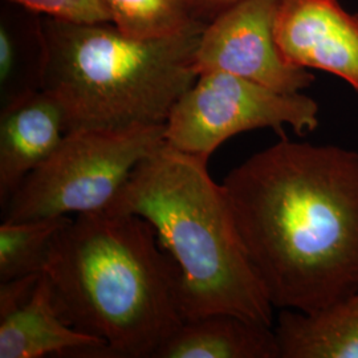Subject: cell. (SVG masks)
Wrapping results in <instances>:
<instances>
[{"label":"cell","instance_id":"1","mask_svg":"<svg viewBox=\"0 0 358 358\" xmlns=\"http://www.w3.org/2000/svg\"><path fill=\"white\" fill-rule=\"evenodd\" d=\"M222 185L273 308L312 312L357 291L358 152L282 134Z\"/></svg>","mask_w":358,"mask_h":358},{"label":"cell","instance_id":"2","mask_svg":"<svg viewBox=\"0 0 358 358\" xmlns=\"http://www.w3.org/2000/svg\"><path fill=\"white\" fill-rule=\"evenodd\" d=\"M142 217L80 214L52 241L43 273L60 315L100 338L97 358H154L185 321L179 271Z\"/></svg>","mask_w":358,"mask_h":358},{"label":"cell","instance_id":"3","mask_svg":"<svg viewBox=\"0 0 358 358\" xmlns=\"http://www.w3.org/2000/svg\"><path fill=\"white\" fill-rule=\"evenodd\" d=\"M207 165L166 143L133 171L106 211L153 227L178 267L185 321L231 313L273 327V306L245 255L226 190Z\"/></svg>","mask_w":358,"mask_h":358},{"label":"cell","instance_id":"4","mask_svg":"<svg viewBox=\"0 0 358 358\" xmlns=\"http://www.w3.org/2000/svg\"><path fill=\"white\" fill-rule=\"evenodd\" d=\"M108 24L47 20L38 35V88L60 105L68 130L166 124L198 77L205 23L149 40Z\"/></svg>","mask_w":358,"mask_h":358},{"label":"cell","instance_id":"5","mask_svg":"<svg viewBox=\"0 0 358 358\" xmlns=\"http://www.w3.org/2000/svg\"><path fill=\"white\" fill-rule=\"evenodd\" d=\"M165 145V124L68 130L4 206V220L106 211L133 171Z\"/></svg>","mask_w":358,"mask_h":358},{"label":"cell","instance_id":"6","mask_svg":"<svg viewBox=\"0 0 358 358\" xmlns=\"http://www.w3.org/2000/svg\"><path fill=\"white\" fill-rule=\"evenodd\" d=\"M319 103L299 93H282L226 72L199 73L174 105L165 124L169 146L210 159L234 136L289 127L300 137L319 127Z\"/></svg>","mask_w":358,"mask_h":358},{"label":"cell","instance_id":"7","mask_svg":"<svg viewBox=\"0 0 358 358\" xmlns=\"http://www.w3.org/2000/svg\"><path fill=\"white\" fill-rule=\"evenodd\" d=\"M278 0H239L206 24L195 53L198 75L219 71L282 93L309 88L315 76L285 60L275 36Z\"/></svg>","mask_w":358,"mask_h":358},{"label":"cell","instance_id":"8","mask_svg":"<svg viewBox=\"0 0 358 358\" xmlns=\"http://www.w3.org/2000/svg\"><path fill=\"white\" fill-rule=\"evenodd\" d=\"M275 36L285 60L358 90V16L338 0H278Z\"/></svg>","mask_w":358,"mask_h":358},{"label":"cell","instance_id":"9","mask_svg":"<svg viewBox=\"0 0 358 358\" xmlns=\"http://www.w3.org/2000/svg\"><path fill=\"white\" fill-rule=\"evenodd\" d=\"M64 113L41 88L23 90L0 115V203L4 207L24 179L44 164L66 134Z\"/></svg>","mask_w":358,"mask_h":358},{"label":"cell","instance_id":"10","mask_svg":"<svg viewBox=\"0 0 358 358\" xmlns=\"http://www.w3.org/2000/svg\"><path fill=\"white\" fill-rule=\"evenodd\" d=\"M103 348L100 338L77 331L63 319L44 273L26 303L0 317V358H97Z\"/></svg>","mask_w":358,"mask_h":358},{"label":"cell","instance_id":"11","mask_svg":"<svg viewBox=\"0 0 358 358\" xmlns=\"http://www.w3.org/2000/svg\"><path fill=\"white\" fill-rule=\"evenodd\" d=\"M154 358H280L273 327L214 313L182 322Z\"/></svg>","mask_w":358,"mask_h":358},{"label":"cell","instance_id":"12","mask_svg":"<svg viewBox=\"0 0 358 358\" xmlns=\"http://www.w3.org/2000/svg\"><path fill=\"white\" fill-rule=\"evenodd\" d=\"M273 329L280 358H358V289L312 312L280 309Z\"/></svg>","mask_w":358,"mask_h":358},{"label":"cell","instance_id":"13","mask_svg":"<svg viewBox=\"0 0 358 358\" xmlns=\"http://www.w3.org/2000/svg\"><path fill=\"white\" fill-rule=\"evenodd\" d=\"M103 1L109 23L129 38H169L183 34L201 22L192 0Z\"/></svg>","mask_w":358,"mask_h":358},{"label":"cell","instance_id":"14","mask_svg":"<svg viewBox=\"0 0 358 358\" xmlns=\"http://www.w3.org/2000/svg\"><path fill=\"white\" fill-rule=\"evenodd\" d=\"M72 217L7 222L0 226V282L43 273L52 241Z\"/></svg>","mask_w":358,"mask_h":358},{"label":"cell","instance_id":"15","mask_svg":"<svg viewBox=\"0 0 358 358\" xmlns=\"http://www.w3.org/2000/svg\"><path fill=\"white\" fill-rule=\"evenodd\" d=\"M35 13L72 23H109L103 0H11Z\"/></svg>","mask_w":358,"mask_h":358},{"label":"cell","instance_id":"16","mask_svg":"<svg viewBox=\"0 0 358 358\" xmlns=\"http://www.w3.org/2000/svg\"><path fill=\"white\" fill-rule=\"evenodd\" d=\"M41 273H34L0 282V317L11 313L26 303L35 291Z\"/></svg>","mask_w":358,"mask_h":358},{"label":"cell","instance_id":"17","mask_svg":"<svg viewBox=\"0 0 358 358\" xmlns=\"http://www.w3.org/2000/svg\"><path fill=\"white\" fill-rule=\"evenodd\" d=\"M17 52L10 31L1 24L0 27V83L6 90L16 76Z\"/></svg>","mask_w":358,"mask_h":358},{"label":"cell","instance_id":"18","mask_svg":"<svg viewBox=\"0 0 358 358\" xmlns=\"http://www.w3.org/2000/svg\"><path fill=\"white\" fill-rule=\"evenodd\" d=\"M195 11L199 15H217L239 0H192Z\"/></svg>","mask_w":358,"mask_h":358}]
</instances>
